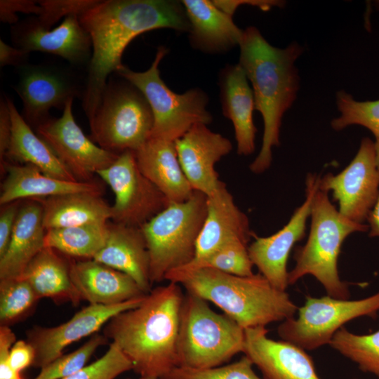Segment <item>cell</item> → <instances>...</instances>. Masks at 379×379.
<instances>
[{"label": "cell", "instance_id": "ab89813d", "mask_svg": "<svg viewBox=\"0 0 379 379\" xmlns=\"http://www.w3.org/2000/svg\"><path fill=\"white\" fill-rule=\"evenodd\" d=\"M41 6L37 1L33 0H1L0 20L3 22L15 25L19 22L17 13L35 14L41 13Z\"/></svg>", "mask_w": 379, "mask_h": 379}, {"label": "cell", "instance_id": "5b68a950", "mask_svg": "<svg viewBox=\"0 0 379 379\" xmlns=\"http://www.w3.org/2000/svg\"><path fill=\"white\" fill-rule=\"evenodd\" d=\"M328 193L319 187L314 195L309 237L295 252V265L288 272V284L310 274L321 283L328 295L347 300L349 286L339 277L338 256L345 239L352 233L368 231V226L342 215L330 201Z\"/></svg>", "mask_w": 379, "mask_h": 379}, {"label": "cell", "instance_id": "2e32d148", "mask_svg": "<svg viewBox=\"0 0 379 379\" xmlns=\"http://www.w3.org/2000/svg\"><path fill=\"white\" fill-rule=\"evenodd\" d=\"M145 295L115 305L90 304L59 326H35L30 329L27 333V341L34 350L33 365L45 367L60 357L67 346L94 335L113 317L138 306Z\"/></svg>", "mask_w": 379, "mask_h": 379}, {"label": "cell", "instance_id": "b9f144b4", "mask_svg": "<svg viewBox=\"0 0 379 379\" xmlns=\"http://www.w3.org/2000/svg\"><path fill=\"white\" fill-rule=\"evenodd\" d=\"M15 336L9 326H0V379H22L9 365L8 354L15 343Z\"/></svg>", "mask_w": 379, "mask_h": 379}, {"label": "cell", "instance_id": "44dd1931", "mask_svg": "<svg viewBox=\"0 0 379 379\" xmlns=\"http://www.w3.org/2000/svg\"><path fill=\"white\" fill-rule=\"evenodd\" d=\"M70 277L81 299L93 305L119 304L146 295L131 277L93 259L70 262Z\"/></svg>", "mask_w": 379, "mask_h": 379}, {"label": "cell", "instance_id": "4316f807", "mask_svg": "<svg viewBox=\"0 0 379 379\" xmlns=\"http://www.w3.org/2000/svg\"><path fill=\"white\" fill-rule=\"evenodd\" d=\"M181 2L190 25V41L195 48L207 53H221L239 45L244 31L213 1Z\"/></svg>", "mask_w": 379, "mask_h": 379}, {"label": "cell", "instance_id": "4fadbf2b", "mask_svg": "<svg viewBox=\"0 0 379 379\" xmlns=\"http://www.w3.org/2000/svg\"><path fill=\"white\" fill-rule=\"evenodd\" d=\"M319 187L328 192L332 191L342 215L354 222L364 223L379 194L374 142L364 138L351 162L339 173H327L320 178Z\"/></svg>", "mask_w": 379, "mask_h": 379}, {"label": "cell", "instance_id": "30bf717a", "mask_svg": "<svg viewBox=\"0 0 379 379\" xmlns=\"http://www.w3.org/2000/svg\"><path fill=\"white\" fill-rule=\"evenodd\" d=\"M378 313L379 291L356 300L308 295L298 310V317L284 321L277 332L283 340L312 350L329 344L345 323L360 317L375 318Z\"/></svg>", "mask_w": 379, "mask_h": 379}, {"label": "cell", "instance_id": "7c38bea8", "mask_svg": "<svg viewBox=\"0 0 379 379\" xmlns=\"http://www.w3.org/2000/svg\"><path fill=\"white\" fill-rule=\"evenodd\" d=\"M74 99L60 118L51 117L35 130L77 181L91 182L94 174L109 166L119 154L107 151L88 138L74 120Z\"/></svg>", "mask_w": 379, "mask_h": 379}, {"label": "cell", "instance_id": "1f68e13d", "mask_svg": "<svg viewBox=\"0 0 379 379\" xmlns=\"http://www.w3.org/2000/svg\"><path fill=\"white\" fill-rule=\"evenodd\" d=\"M329 345L357 364L361 371L379 378V329L369 334L358 335L343 326Z\"/></svg>", "mask_w": 379, "mask_h": 379}, {"label": "cell", "instance_id": "9c48e42d", "mask_svg": "<svg viewBox=\"0 0 379 379\" xmlns=\"http://www.w3.org/2000/svg\"><path fill=\"white\" fill-rule=\"evenodd\" d=\"M89 125L95 143L119 154L135 152L148 140L154 118L147 99L135 86L125 79L110 81Z\"/></svg>", "mask_w": 379, "mask_h": 379}, {"label": "cell", "instance_id": "c3c4849f", "mask_svg": "<svg viewBox=\"0 0 379 379\" xmlns=\"http://www.w3.org/2000/svg\"><path fill=\"white\" fill-rule=\"evenodd\" d=\"M375 144V162L378 170L379 171V139L375 140L374 142Z\"/></svg>", "mask_w": 379, "mask_h": 379}, {"label": "cell", "instance_id": "8fae6325", "mask_svg": "<svg viewBox=\"0 0 379 379\" xmlns=\"http://www.w3.org/2000/svg\"><path fill=\"white\" fill-rule=\"evenodd\" d=\"M97 174L114 192L111 219L114 223L140 227L169 204L140 171L133 151L119 154L113 164Z\"/></svg>", "mask_w": 379, "mask_h": 379}, {"label": "cell", "instance_id": "52a82bcc", "mask_svg": "<svg viewBox=\"0 0 379 379\" xmlns=\"http://www.w3.org/2000/svg\"><path fill=\"white\" fill-rule=\"evenodd\" d=\"M206 207V195L194 191L188 200L169 204L140 227L149 255L152 284L162 281L169 271L194 259Z\"/></svg>", "mask_w": 379, "mask_h": 379}, {"label": "cell", "instance_id": "5bb4252c", "mask_svg": "<svg viewBox=\"0 0 379 379\" xmlns=\"http://www.w3.org/2000/svg\"><path fill=\"white\" fill-rule=\"evenodd\" d=\"M18 70L15 90L22 101V117L30 127L36 128L50 119L51 108L63 110L69 100L82 98L84 87L69 70L48 64H26Z\"/></svg>", "mask_w": 379, "mask_h": 379}, {"label": "cell", "instance_id": "484cf974", "mask_svg": "<svg viewBox=\"0 0 379 379\" xmlns=\"http://www.w3.org/2000/svg\"><path fill=\"white\" fill-rule=\"evenodd\" d=\"M46 229L38 199L21 204L6 251L0 257V279L20 277L36 255L44 248Z\"/></svg>", "mask_w": 379, "mask_h": 379}, {"label": "cell", "instance_id": "277c9868", "mask_svg": "<svg viewBox=\"0 0 379 379\" xmlns=\"http://www.w3.org/2000/svg\"><path fill=\"white\" fill-rule=\"evenodd\" d=\"M165 279L213 302L244 329L284 321L298 310L286 291L274 287L260 273L244 277L182 266L169 271Z\"/></svg>", "mask_w": 379, "mask_h": 379}, {"label": "cell", "instance_id": "d4e9b609", "mask_svg": "<svg viewBox=\"0 0 379 379\" xmlns=\"http://www.w3.org/2000/svg\"><path fill=\"white\" fill-rule=\"evenodd\" d=\"M222 112L234 129L237 153L248 156L255 151L257 129L253 119L254 95L246 74L239 64L229 65L220 78Z\"/></svg>", "mask_w": 379, "mask_h": 379}, {"label": "cell", "instance_id": "60d3db41", "mask_svg": "<svg viewBox=\"0 0 379 379\" xmlns=\"http://www.w3.org/2000/svg\"><path fill=\"white\" fill-rule=\"evenodd\" d=\"M22 201H15L1 206L0 213V257L8 246Z\"/></svg>", "mask_w": 379, "mask_h": 379}, {"label": "cell", "instance_id": "7bdbcfd3", "mask_svg": "<svg viewBox=\"0 0 379 379\" xmlns=\"http://www.w3.org/2000/svg\"><path fill=\"white\" fill-rule=\"evenodd\" d=\"M34 356L33 347L27 341L20 340L16 341L11 347L8 361L12 368L20 373L33 364Z\"/></svg>", "mask_w": 379, "mask_h": 379}, {"label": "cell", "instance_id": "7a4b0ae2", "mask_svg": "<svg viewBox=\"0 0 379 379\" xmlns=\"http://www.w3.org/2000/svg\"><path fill=\"white\" fill-rule=\"evenodd\" d=\"M184 294L171 282L152 289L137 307L119 313L103 335L131 360L142 378L161 379L178 366V338Z\"/></svg>", "mask_w": 379, "mask_h": 379}, {"label": "cell", "instance_id": "74e56055", "mask_svg": "<svg viewBox=\"0 0 379 379\" xmlns=\"http://www.w3.org/2000/svg\"><path fill=\"white\" fill-rule=\"evenodd\" d=\"M133 368L131 360L114 343L100 359L63 379H114Z\"/></svg>", "mask_w": 379, "mask_h": 379}, {"label": "cell", "instance_id": "3957f363", "mask_svg": "<svg viewBox=\"0 0 379 379\" xmlns=\"http://www.w3.org/2000/svg\"><path fill=\"white\" fill-rule=\"evenodd\" d=\"M239 46V64L252 84L255 109L264 123L262 146L250 165L253 173H261L271 165L272 147L280 143L282 117L296 98L299 77L295 62L302 48L296 42L285 48L274 47L255 27L244 30Z\"/></svg>", "mask_w": 379, "mask_h": 379}, {"label": "cell", "instance_id": "ba28073f", "mask_svg": "<svg viewBox=\"0 0 379 379\" xmlns=\"http://www.w3.org/2000/svg\"><path fill=\"white\" fill-rule=\"evenodd\" d=\"M166 53L165 47H159L146 71L135 72L122 65L116 73L147 99L154 118L150 138L175 142L195 124H210L212 116L206 109L208 98L201 90L192 88L178 94L161 79L159 65Z\"/></svg>", "mask_w": 379, "mask_h": 379}, {"label": "cell", "instance_id": "603a6c76", "mask_svg": "<svg viewBox=\"0 0 379 379\" xmlns=\"http://www.w3.org/2000/svg\"><path fill=\"white\" fill-rule=\"evenodd\" d=\"M1 168L6 173L1 186V206L24 199H44L73 192L102 194L103 191L102 187L96 182H74L54 178L31 164L5 161Z\"/></svg>", "mask_w": 379, "mask_h": 379}, {"label": "cell", "instance_id": "7dc6e473", "mask_svg": "<svg viewBox=\"0 0 379 379\" xmlns=\"http://www.w3.org/2000/svg\"><path fill=\"white\" fill-rule=\"evenodd\" d=\"M366 221L368 223L369 237H379V194Z\"/></svg>", "mask_w": 379, "mask_h": 379}, {"label": "cell", "instance_id": "9a60e30c", "mask_svg": "<svg viewBox=\"0 0 379 379\" xmlns=\"http://www.w3.org/2000/svg\"><path fill=\"white\" fill-rule=\"evenodd\" d=\"M320 177L309 173L306 178L305 199L295 209L289 221L281 230L268 237H258L248 245L249 257L259 273L276 288L286 291L288 284L287 262L293 246L305 235L307 220L310 217L314 195Z\"/></svg>", "mask_w": 379, "mask_h": 379}, {"label": "cell", "instance_id": "d6986e66", "mask_svg": "<svg viewBox=\"0 0 379 379\" xmlns=\"http://www.w3.org/2000/svg\"><path fill=\"white\" fill-rule=\"evenodd\" d=\"M243 352L263 375V379H320L305 350L285 340L267 337L265 326L244 329Z\"/></svg>", "mask_w": 379, "mask_h": 379}, {"label": "cell", "instance_id": "f546056e", "mask_svg": "<svg viewBox=\"0 0 379 379\" xmlns=\"http://www.w3.org/2000/svg\"><path fill=\"white\" fill-rule=\"evenodd\" d=\"M20 277L29 282L39 299L71 301L74 305L81 300L71 280L70 262L51 248L39 251Z\"/></svg>", "mask_w": 379, "mask_h": 379}, {"label": "cell", "instance_id": "e0dca14e", "mask_svg": "<svg viewBox=\"0 0 379 379\" xmlns=\"http://www.w3.org/2000/svg\"><path fill=\"white\" fill-rule=\"evenodd\" d=\"M15 47L28 53L41 51L60 56L71 65L89 64L92 42L80 23L79 16L69 15L53 29L42 27L35 18L18 22L11 27Z\"/></svg>", "mask_w": 379, "mask_h": 379}, {"label": "cell", "instance_id": "8d00e7d4", "mask_svg": "<svg viewBox=\"0 0 379 379\" xmlns=\"http://www.w3.org/2000/svg\"><path fill=\"white\" fill-rule=\"evenodd\" d=\"M253 365L244 355L234 363L208 368L176 366L161 379H262L255 373Z\"/></svg>", "mask_w": 379, "mask_h": 379}, {"label": "cell", "instance_id": "836d02e7", "mask_svg": "<svg viewBox=\"0 0 379 379\" xmlns=\"http://www.w3.org/2000/svg\"><path fill=\"white\" fill-rule=\"evenodd\" d=\"M248 242L240 239L230 241L206 257L192 260L188 267H208L237 276H251L254 266L249 257Z\"/></svg>", "mask_w": 379, "mask_h": 379}, {"label": "cell", "instance_id": "f35d334b", "mask_svg": "<svg viewBox=\"0 0 379 379\" xmlns=\"http://www.w3.org/2000/svg\"><path fill=\"white\" fill-rule=\"evenodd\" d=\"M41 11L36 20L44 29L49 30L62 18L80 16L93 6L98 0H41L37 1Z\"/></svg>", "mask_w": 379, "mask_h": 379}, {"label": "cell", "instance_id": "ee69618b", "mask_svg": "<svg viewBox=\"0 0 379 379\" xmlns=\"http://www.w3.org/2000/svg\"><path fill=\"white\" fill-rule=\"evenodd\" d=\"M214 4L222 11L232 17L239 6L248 5L267 11L273 7H281L284 2L278 0H215Z\"/></svg>", "mask_w": 379, "mask_h": 379}, {"label": "cell", "instance_id": "d590c367", "mask_svg": "<svg viewBox=\"0 0 379 379\" xmlns=\"http://www.w3.org/2000/svg\"><path fill=\"white\" fill-rule=\"evenodd\" d=\"M107 342L105 335L95 333L77 350L60 357L41 368L34 379H63L79 371L101 345Z\"/></svg>", "mask_w": 379, "mask_h": 379}, {"label": "cell", "instance_id": "7402d4cb", "mask_svg": "<svg viewBox=\"0 0 379 379\" xmlns=\"http://www.w3.org/2000/svg\"><path fill=\"white\" fill-rule=\"evenodd\" d=\"M93 260L129 275L146 294L152 290L149 255L140 227L109 224L107 241Z\"/></svg>", "mask_w": 379, "mask_h": 379}, {"label": "cell", "instance_id": "cb8c5ba5", "mask_svg": "<svg viewBox=\"0 0 379 379\" xmlns=\"http://www.w3.org/2000/svg\"><path fill=\"white\" fill-rule=\"evenodd\" d=\"M135 155L140 171L169 204L184 202L193 195L195 190L181 168L175 142L149 138Z\"/></svg>", "mask_w": 379, "mask_h": 379}, {"label": "cell", "instance_id": "83f0119b", "mask_svg": "<svg viewBox=\"0 0 379 379\" xmlns=\"http://www.w3.org/2000/svg\"><path fill=\"white\" fill-rule=\"evenodd\" d=\"M7 102L11 118V135L5 158L13 163L31 164L54 178L77 181L49 145L33 131L13 102L8 98Z\"/></svg>", "mask_w": 379, "mask_h": 379}, {"label": "cell", "instance_id": "f6af8a7d", "mask_svg": "<svg viewBox=\"0 0 379 379\" xmlns=\"http://www.w3.org/2000/svg\"><path fill=\"white\" fill-rule=\"evenodd\" d=\"M11 135V118L7 98L0 100V163L5 161V155L9 145Z\"/></svg>", "mask_w": 379, "mask_h": 379}, {"label": "cell", "instance_id": "ffe728a7", "mask_svg": "<svg viewBox=\"0 0 379 379\" xmlns=\"http://www.w3.org/2000/svg\"><path fill=\"white\" fill-rule=\"evenodd\" d=\"M253 234L247 215L237 206L225 183L221 181L217 190L207 197L206 215L192 260L206 257L232 240L248 243Z\"/></svg>", "mask_w": 379, "mask_h": 379}, {"label": "cell", "instance_id": "ac0fdd59", "mask_svg": "<svg viewBox=\"0 0 379 379\" xmlns=\"http://www.w3.org/2000/svg\"><path fill=\"white\" fill-rule=\"evenodd\" d=\"M175 145L181 168L194 190L211 195L221 182L215 164L231 152L230 140L211 131L206 124L197 123L176 140Z\"/></svg>", "mask_w": 379, "mask_h": 379}, {"label": "cell", "instance_id": "8992f818", "mask_svg": "<svg viewBox=\"0 0 379 379\" xmlns=\"http://www.w3.org/2000/svg\"><path fill=\"white\" fill-rule=\"evenodd\" d=\"M244 329L225 314H218L202 298L186 292L180 310L178 366H219L243 352Z\"/></svg>", "mask_w": 379, "mask_h": 379}, {"label": "cell", "instance_id": "f1b7e54d", "mask_svg": "<svg viewBox=\"0 0 379 379\" xmlns=\"http://www.w3.org/2000/svg\"><path fill=\"white\" fill-rule=\"evenodd\" d=\"M39 201L46 230L93 223H107L111 219V206L101 194L73 192Z\"/></svg>", "mask_w": 379, "mask_h": 379}, {"label": "cell", "instance_id": "681fc988", "mask_svg": "<svg viewBox=\"0 0 379 379\" xmlns=\"http://www.w3.org/2000/svg\"><path fill=\"white\" fill-rule=\"evenodd\" d=\"M140 379H152V378H140Z\"/></svg>", "mask_w": 379, "mask_h": 379}, {"label": "cell", "instance_id": "d6a6232c", "mask_svg": "<svg viewBox=\"0 0 379 379\" xmlns=\"http://www.w3.org/2000/svg\"><path fill=\"white\" fill-rule=\"evenodd\" d=\"M39 298L22 277L0 279V324L9 326L31 314Z\"/></svg>", "mask_w": 379, "mask_h": 379}, {"label": "cell", "instance_id": "bcb514c9", "mask_svg": "<svg viewBox=\"0 0 379 379\" xmlns=\"http://www.w3.org/2000/svg\"><path fill=\"white\" fill-rule=\"evenodd\" d=\"M29 53L17 48L11 46L0 39V66H15L17 68L27 64Z\"/></svg>", "mask_w": 379, "mask_h": 379}, {"label": "cell", "instance_id": "6da1fadb", "mask_svg": "<svg viewBox=\"0 0 379 379\" xmlns=\"http://www.w3.org/2000/svg\"><path fill=\"white\" fill-rule=\"evenodd\" d=\"M182 6L168 0H98L79 17L92 42L81 98L89 123L100 105L108 77L122 65V54L134 38L161 28L190 32Z\"/></svg>", "mask_w": 379, "mask_h": 379}, {"label": "cell", "instance_id": "4dcf8cb0", "mask_svg": "<svg viewBox=\"0 0 379 379\" xmlns=\"http://www.w3.org/2000/svg\"><path fill=\"white\" fill-rule=\"evenodd\" d=\"M109 224L93 223L46 231L44 247L71 257L93 259L104 246Z\"/></svg>", "mask_w": 379, "mask_h": 379}, {"label": "cell", "instance_id": "e575fe53", "mask_svg": "<svg viewBox=\"0 0 379 379\" xmlns=\"http://www.w3.org/2000/svg\"><path fill=\"white\" fill-rule=\"evenodd\" d=\"M336 103L340 116L332 120L331 127L340 131L351 125L368 128L379 139V100L357 101L343 91L336 94Z\"/></svg>", "mask_w": 379, "mask_h": 379}]
</instances>
